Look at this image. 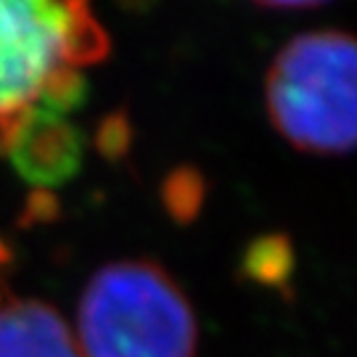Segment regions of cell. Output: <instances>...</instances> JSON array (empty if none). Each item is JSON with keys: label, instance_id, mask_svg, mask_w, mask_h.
I'll list each match as a JSON object with an SVG mask.
<instances>
[{"label": "cell", "instance_id": "cell-4", "mask_svg": "<svg viewBox=\"0 0 357 357\" xmlns=\"http://www.w3.org/2000/svg\"><path fill=\"white\" fill-rule=\"evenodd\" d=\"M82 135L61 116L35 112L11 146V165L35 188H59L82 167Z\"/></svg>", "mask_w": 357, "mask_h": 357}, {"label": "cell", "instance_id": "cell-7", "mask_svg": "<svg viewBox=\"0 0 357 357\" xmlns=\"http://www.w3.org/2000/svg\"><path fill=\"white\" fill-rule=\"evenodd\" d=\"M241 275L268 289L289 286L294 275L291 241L281 233H268L255 238L241 255Z\"/></svg>", "mask_w": 357, "mask_h": 357}, {"label": "cell", "instance_id": "cell-13", "mask_svg": "<svg viewBox=\"0 0 357 357\" xmlns=\"http://www.w3.org/2000/svg\"><path fill=\"white\" fill-rule=\"evenodd\" d=\"M0 296H3V294H0Z\"/></svg>", "mask_w": 357, "mask_h": 357}, {"label": "cell", "instance_id": "cell-10", "mask_svg": "<svg viewBox=\"0 0 357 357\" xmlns=\"http://www.w3.org/2000/svg\"><path fill=\"white\" fill-rule=\"evenodd\" d=\"M132 141H135V128L125 109H116V112L101 116L98 128L93 132V149L106 162L125 159L132 149Z\"/></svg>", "mask_w": 357, "mask_h": 357}, {"label": "cell", "instance_id": "cell-9", "mask_svg": "<svg viewBox=\"0 0 357 357\" xmlns=\"http://www.w3.org/2000/svg\"><path fill=\"white\" fill-rule=\"evenodd\" d=\"M88 79L79 69H72V66H56L51 75L43 79L40 85V93L35 98V112H43V114L51 116H66L72 112H79L85 101H88Z\"/></svg>", "mask_w": 357, "mask_h": 357}, {"label": "cell", "instance_id": "cell-3", "mask_svg": "<svg viewBox=\"0 0 357 357\" xmlns=\"http://www.w3.org/2000/svg\"><path fill=\"white\" fill-rule=\"evenodd\" d=\"M66 3L0 0V151H11L40 93L61 66Z\"/></svg>", "mask_w": 357, "mask_h": 357}, {"label": "cell", "instance_id": "cell-8", "mask_svg": "<svg viewBox=\"0 0 357 357\" xmlns=\"http://www.w3.org/2000/svg\"><path fill=\"white\" fill-rule=\"evenodd\" d=\"M159 202L169 220H175L178 225H191L193 220L202 215L206 202L204 172L188 165L169 169L159 188Z\"/></svg>", "mask_w": 357, "mask_h": 357}, {"label": "cell", "instance_id": "cell-1", "mask_svg": "<svg viewBox=\"0 0 357 357\" xmlns=\"http://www.w3.org/2000/svg\"><path fill=\"white\" fill-rule=\"evenodd\" d=\"M265 109L275 132L296 151H357L355 35L310 29L289 40L265 75Z\"/></svg>", "mask_w": 357, "mask_h": 357}, {"label": "cell", "instance_id": "cell-12", "mask_svg": "<svg viewBox=\"0 0 357 357\" xmlns=\"http://www.w3.org/2000/svg\"><path fill=\"white\" fill-rule=\"evenodd\" d=\"M11 259H13L11 246H8V241H3V236H0V268H3V265H8Z\"/></svg>", "mask_w": 357, "mask_h": 357}, {"label": "cell", "instance_id": "cell-5", "mask_svg": "<svg viewBox=\"0 0 357 357\" xmlns=\"http://www.w3.org/2000/svg\"><path fill=\"white\" fill-rule=\"evenodd\" d=\"M0 357H82L59 310L22 299L0 310Z\"/></svg>", "mask_w": 357, "mask_h": 357}, {"label": "cell", "instance_id": "cell-2", "mask_svg": "<svg viewBox=\"0 0 357 357\" xmlns=\"http://www.w3.org/2000/svg\"><path fill=\"white\" fill-rule=\"evenodd\" d=\"M82 357H193L199 323L162 265L119 259L88 281L77 307Z\"/></svg>", "mask_w": 357, "mask_h": 357}, {"label": "cell", "instance_id": "cell-6", "mask_svg": "<svg viewBox=\"0 0 357 357\" xmlns=\"http://www.w3.org/2000/svg\"><path fill=\"white\" fill-rule=\"evenodd\" d=\"M112 53V38L93 16L85 3L72 0L66 3V26L61 40V66L82 69L98 64Z\"/></svg>", "mask_w": 357, "mask_h": 357}, {"label": "cell", "instance_id": "cell-11", "mask_svg": "<svg viewBox=\"0 0 357 357\" xmlns=\"http://www.w3.org/2000/svg\"><path fill=\"white\" fill-rule=\"evenodd\" d=\"M61 217V199L56 191L48 188H32L22 202L16 225L22 230L38 228V225H51Z\"/></svg>", "mask_w": 357, "mask_h": 357}]
</instances>
